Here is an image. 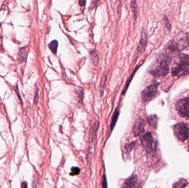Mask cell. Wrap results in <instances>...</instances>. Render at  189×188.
<instances>
[{
  "label": "cell",
  "instance_id": "6da1fadb",
  "mask_svg": "<svg viewBox=\"0 0 189 188\" xmlns=\"http://www.w3.org/2000/svg\"><path fill=\"white\" fill-rule=\"evenodd\" d=\"M171 62V58L167 57L160 61H158L152 66L149 69V72L153 76L157 77L165 76L169 71V64Z\"/></svg>",
  "mask_w": 189,
  "mask_h": 188
},
{
  "label": "cell",
  "instance_id": "7a4b0ae2",
  "mask_svg": "<svg viewBox=\"0 0 189 188\" xmlns=\"http://www.w3.org/2000/svg\"><path fill=\"white\" fill-rule=\"evenodd\" d=\"M189 74V55H184L181 58L180 62L172 68L171 75L172 76H181Z\"/></svg>",
  "mask_w": 189,
  "mask_h": 188
},
{
  "label": "cell",
  "instance_id": "3957f363",
  "mask_svg": "<svg viewBox=\"0 0 189 188\" xmlns=\"http://www.w3.org/2000/svg\"><path fill=\"white\" fill-rule=\"evenodd\" d=\"M159 83L155 82L148 86L142 90L141 93V98L143 102L148 103L152 100L154 99L159 95L158 86Z\"/></svg>",
  "mask_w": 189,
  "mask_h": 188
},
{
  "label": "cell",
  "instance_id": "277c9868",
  "mask_svg": "<svg viewBox=\"0 0 189 188\" xmlns=\"http://www.w3.org/2000/svg\"><path fill=\"white\" fill-rule=\"evenodd\" d=\"M174 133L176 138L182 142L189 138V128L184 123H179L173 127Z\"/></svg>",
  "mask_w": 189,
  "mask_h": 188
},
{
  "label": "cell",
  "instance_id": "5b68a950",
  "mask_svg": "<svg viewBox=\"0 0 189 188\" xmlns=\"http://www.w3.org/2000/svg\"><path fill=\"white\" fill-rule=\"evenodd\" d=\"M141 141L143 147L147 153H150L156 149V144L153 138L152 134L149 132L146 133L142 136Z\"/></svg>",
  "mask_w": 189,
  "mask_h": 188
},
{
  "label": "cell",
  "instance_id": "8992f818",
  "mask_svg": "<svg viewBox=\"0 0 189 188\" xmlns=\"http://www.w3.org/2000/svg\"><path fill=\"white\" fill-rule=\"evenodd\" d=\"M175 106L178 113L181 117L189 119V97L179 99Z\"/></svg>",
  "mask_w": 189,
  "mask_h": 188
},
{
  "label": "cell",
  "instance_id": "52a82bcc",
  "mask_svg": "<svg viewBox=\"0 0 189 188\" xmlns=\"http://www.w3.org/2000/svg\"><path fill=\"white\" fill-rule=\"evenodd\" d=\"M147 34L145 31H143L142 32L141 38L139 42V44L137 47V52L140 53H142L145 50L147 44Z\"/></svg>",
  "mask_w": 189,
  "mask_h": 188
},
{
  "label": "cell",
  "instance_id": "ba28073f",
  "mask_svg": "<svg viewBox=\"0 0 189 188\" xmlns=\"http://www.w3.org/2000/svg\"><path fill=\"white\" fill-rule=\"evenodd\" d=\"M175 46L178 51H181L189 46V35H185L176 42Z\"/></svg>",
  "mask_w": 189,
  "mask_h": 188
},
{
  "label": "cell",
  "instance_id": "9c48e42d",
  "mask_svg": "<svg viewBox=\"0 0 189 188\" xmlns=\"http://www.w3.org/2000/svg\"><path fill=\"white\" fill-rule=\"evenodd\" d=\"M144 130V122L142 119H139L136 121L134 125L133 132L135 136H139Z\"/></svg>",
  "mask_w": 189,
  "mask_h": 188
},
{
  "label": "cell",
  "instance_id": "30bf717a",
  "mask_svg": "<svg viewBox=\"0 0 189 188\" xmlns=\"http://www.w3.org/2000/svg\"><path fill=\"white\" fill-rule=\"evenodd\" d=\"M138 179L136 175H133L129 177L124 183L125 187H134L137 186Z\"/></svg>",
  "mask_w": 189,
  "mask_h": 188
},
{
  "label": "cell",
  "instance_id": "8fae6325",
  "mask_svg": "<svg viewBox=\"0 0 189 188\" xmlns=\"http://www.w3.org/2000/svg\"><path fill=\"white\" fill-rule=\"evenodd\" d=\"M141 65H142V63L140 64H138V65H137V66L136 67V68L134 69V70H133V72H132V73L131 74V75H130V76L129 77V78H128V79H127V82H126V85H125V87L123 91H122V94H123V95H124V94L126 93L128 88V87H129V84H130V83H131V81H132V80L133 79V78L134 76L135 73H136L137 70L139 69V67L141 66Z\"/></svg>",
  "mask_w": 189,
  "mask_h": 188
},
{
  "label": "cell",
  "instance_id": "7c38bea8",
  "mask_svg": "<svg viewBox=\"0 0 189 188\" xmlns=\"http://www.w3.org/2000/svg\"><path fill=\"white\" fill-rule=\"evenodd\" d=\"M119 115H120V111L118 109V108H116L112 117V120L110 125V128L111 131L113 130V129H114L115 126L117 123V121L118 119Z\"/></svg>",
  "mask_w": 189,
  "mask_h": 188
},
{
  "label": "cell",
  "instance_id": "4fadbf2b",
  "mask_svg": "<svg viewBox=\"0 0 189 188\" xmlns=\"http://www.w3.org/2000/svg\"><path fill=\"white\" fill-rule=\"evenodd\" d=\"M28 49H27L26 47L22 48L20 50L19 54H18V60L21 62H23L25 61V59L27 58V55L28 54Z\"/></svg>",
  "mask_w": 189,
  "mask_h": 188
},
{
  "label": "cell",
  "instance_id": "5bb4252c",
  "mask_svg": "<svg viewBox=\"0 0 189 188\" xmlns=\"http://www.w3.org/2000/svg\"><path fill=\"white\" fill-rule=\"evenodd\" d=\"M90 59L93 64L97 66L99 62V56L95 50H91L90 52Z\"/></svg>",
  "mask_w": 189,
  "mask_h": 188
},
{
  "label": "cell",
  "instance_id": "9a60e30c",
  "mask_svg": "<svg viewBox=\"0 0 189 188\" xmlns=\"http://www.w3.org/2000/svg\"><path fill=\"white\" fill-rule=\"evenodd\" d=\"M148 121L149 125L153 128L156 129L157 126L158 117L156 115H152L148 118Z\"/></svg>",
  "mask_w": 189,
  "mask_h": 188
},
{
  "label": "cell",
  "instance_id": "2e32d148",
  "mask_svg": "<svg viewBox=\"0 0 189 188\" xmlns=\"http://www.w3.org/2000/svg\"><path fill=\"white\" fill-rule=\"evenodd\" d=\"M130 6H131V11L133 13V17L134 19H136L138 16V10H137L138 6H137L136 0H131Z\"/></svg>",
  "mask_w": 189,
  "mask_h": 188
},
{
  "label": "cell",
  "instance_id": "e0dca14e",
  "mask_svg": "<svg viewBox=\"0 0 189 188\" xmlns=\"http://www.w3.org/2000/svg\"><path fill=\"white\" fill-rule=\"evenodd\" d=\"M48 47L50 50L52 51V52L53 54H56L57 53L58 48V42L57 40H54L49 44Z\"/></svg>",
  "mask_w": 189,
  "mask_h": 188
},
{
  "label": "cell",
  "instance_id": "ac0fdd59",
  "mask_svg": "<svg viewBox=\"0 0 189 188\" xmlns=\"http://www.w3.org/2000/svg\"><path fill=\"white\" fill-rule=\"evenodd\" d=\"M106 80H107V75H104L102 77L101 82H100V94H101V96H102L103 93H104V88H105V86L106 82Z\"/></svg>",
  "mask_w": 189,
  "mask_h": 188
},
{
  "label": "cell",
  "instance_id": "d6986e66",
  "mask_svg": "<svg viewBox=\"0 0 189 188\" xmlns=\"http://www.w3.org/2000/svg\"><path fill=\"white\" fill-rule=\"evenodd\" d=\"M187 185V182L183 179L177 181L176 183L173 185L174 187H185Z\"/></svg>",
  "mask_w": 189,
  "mask_h": 188
},
{
  "label": "cell",
  "instance_id": "ffe728a7",
  "mask_svg": "<svg viewBox=\"0 0 189 188\" xmlns=\"http://www.w3.org/2000/svg\"><path fill=\"white\" fill-rule=\"evenodd\" d=\"M80 169L78 167H73L71 168V172L70 175L71 176H75L78 175L80 173Z\"/></svg>",
  "mask_w": 189,
  "mask_h": 188
},
{
  "label": "cell",
  "instance_id": "44dd1931",
  "mask_svg": "<svg viewBox=\"0 0 189 188\" xmlns=\"http://www.w3.org/2000/svg\"><path fill=\"white\" fill-rule=\"evenodd\" d=\"M39 99V94H38V88L37 87L35 90L34 96V104L37 105Z\"/></svg>",
  "mask_w": 189,
  "mask_h": 188
},
{
  "label": "cell",
  "instance_id": "7402d4cb",
  "mask_svg": "<svg viewBox=\"0 0 189 188\" xmlns=\"http://www.w3.org/2000/svg\"><path fill=\"white\" fill-rule=\"evenodd\" d=\"M78 93L79 95V98L81 101H83L84 99V90L82 88H79V89H78Z\"/></svg>",
  "mask_w": 189,
  "mask_h": 188
},
{
  "label": "cell",
  "instance_id": "603a6c76",
  "mask_svg": "<svg viewBox=\"0 0 189 188\" xmlns=\"http://www.w3.org/2000/svg\"><path fill=\"white\" fill-rule=\"evenodd\" d=\"M164 22H165V25H166V28H167L169 30H171V24L170 23V22H169V19H168L167 17H164Z\"/></svg>",
  "mask_w": 189,
  "mask_h": 188
},
{
  "label": "cell",
  "instance_id": "cb8c5ba5",
  "mask_svg": "<svg viewBox=\"0 0 189 188\" xmlns=\"http://www.w3.org/2000/svg\"><path fill=\"white\" fill-rule=\"evenodd\" d=\"M15 92H16L17 95H18V99L19 100H20V101H21V103L22 104L23 103V101H22V99L21 98V95H20V94H19V89H18V85H17L16 86V88H15Z\"/></svg>",
  "mask_w": 189,
  "mask_h": 188
},
{
  "label": "cell",
  "instance_id": "d4e9b609",
  "mask_svg": "<svg viewBox=\"0 0 189 188\" xmlns=\"http://www.w3.org/2000/svg\"><path fill=\"white\" fill-rule=\"evenodd\" d=\"M102 187H107V178L105 174L103 176V182H102Z\"/></svg>",
  "mask_w": 189,
  "mask_h": 188
},
{
  "label": "cell",
  "instance_id": "484cf974",
  "mask_svg": "<svg viewBox=\"0 0 189 188\" xmlns=\"http://www.w3.org/2000/svg\"><path fill=\"white\" fill-rule=\"evenodd\" d=\"M86 2V0H79V3L81 6H84Z\"/></svg>",
  "mask_w": 189,
  "mask_h": 188
},
{
  "label": "cell",
  "instance_id": "4316f807",
  "mask_svg": "<svg viewBox=\"0 0 189 188\" xmlns=\"http://www.w3.org/2000/svg\"><path fill=\"white\" fill-rule=\"evenodd\" d=\"M21 187L23 188H27L28 187V184L26 181H23L22 183L21 184Z\"/></svg>",
  "mask_w": 189,
  "mask_h": 188
},
{
  "label": "cell",
  "instance_id": "83f0119b",
  "mask_svg": "<svg viewBox=\"0 0 189 188\" xmlns=\"http://www.w3.org/2000/svg\"><path fill=\"white\" fill-rule=\"evenodd\" d=\"M1 26V23H0V27Z\"/></svg>",
  "mask_w": 189,
  "mask_h": 188
},
{
  "label": "cell",
  "instance_id": "f1b7e54d",
  "mask_svg": "<svg viewBox=\"0 0 189 188\" xmlns=\"http://www.w3.org/2000/svg\"><path fill=\"white\" fill-rule=\"evenodd\" d=\"M188 149H189V145H188Z\"/></svg>",
  "mask_w": 189,
  "mask_h": 188
}]
</instances>
